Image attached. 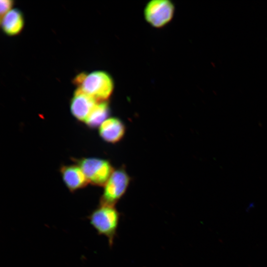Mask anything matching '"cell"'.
Segmentation results:
<instances>
[{
  "label": "cell",
  "mask_w": 267,
  "mask_h": 267,
  "mask_svg": "<svg viewBox=\"0 0 267 267\" xmlns=\"http://www.w3.org/2000/svg\"><path fill=\"white\" fill-rule=\"evenodd\" d=\"M1 18L9 12L13 5V1L10 0H1L0 1Z\"/></svg>",
  "instance_id": "cell-11"
},
{
  "label": "cell",
  "mask_w": 267,
  "mask_h": 267,
  "mask_svg": "<svg viewBox=\"0 0 267 267\" xmlns=\"http://www.w3.org/2000/svg\"><path fill=\"white\" fill-rule=\"evenodd\" d=\"M109 113V107L107 101H98L84 123L90 128H97L108 119Z\"/></svg>",
  "instance_id": "cell-10"
},
{
  "label": "cell",
  "mask_w": 267,
  "mask_h": 267,
  "mask_svg": "<svg viewBox=\"0 0 267 267\" xmlns=\"http://www.w3.org/2000/svg\"><path fill=\"white\" fill-rule=\"evenodd\" d=\"M88 219L97 233L106 237L109 245L112 247L120 220V214L115 206L99 204Z\"/></svg>",
  "instance_id": "cell-2"
},
{
  "label": "cell",
  "mask_w": 267,
  "mask_h": 267,
  "mask_svg": "<svg viewBox=\"0 0 267 267\" xmlns=\"http://www.w3.org/2000/svg\"><path fill=\"white\" fill-rule=\"evenodd\" d=\"M85 175L89 183L93 185L104 186L114 172L107 160L96 158L72 159Z\"/></svg>",
  "instance_id": "cell-3"
},
{
  "label": "cell",
  "mask_w": 267,
  "mask_h": 267,
  "mask_svg": "<svg viewBox=\"0 0 267 267\" xmlns=\"http://www.w3.org/2000/svg\"><path fill=\"white\" fill-rule=\"evenodd\" d=\"M60 173L64 184L71 192L85 187L89 183L83 171L77 164L63 165Z\"/></svg>",
  "instance_id": "cell-7"
},
{
  "label": "cell",
  "mask_w": 267,
  "mask_h": 267,
  "mask_svg": "<svg viewBox=\"0 0 267 267\" xmlns=\"http://www.w3.org/2000/svg\"><path fill=\"white\" fill-rule=\"evenodd\" d=\"M98 101L92 96L78 89L71 101V113L79 121L85 122Z\"/></svg>",
  "instance_id": "cell-6"
},
{
  "label": "cell",
  "mask_w": 267,
  "mask_h": 267,
  "mask_svg": "<svg viewBox=\"0 0 267 267\" xmlns=\"http://www.w3.org/2000/svg\"><path fill=\"white\" fill-rule=\"evenodd\" d=\"M75 83L78 89L97 101H105L112 93L114 83L111 76L104 71L83 73L76 76Z\"/></svg>",
  "instance_id": "cell-1"
},
{
  "label": "cell",
  "mask_w": 267,
  "mask_h": 267,
  "mask_svg": "<svg viewBox=\"0 0 267 267\" xmlns=\"http://www.w3.org/2000/svg\"><path fill=\"white\" fill-rule=\"evenodd\" d=\"M125 127L118 118L111 117L107 119L99 127V134L106 142L115 143L124 136Z\"/></svg>",
  "instance_id": "cell-8"
},
{
  "label": "cell",
  "mask_w": 267,
  "mask_h": 267,
  "mask_svg": "<svg viewBox=\"0 0 267 267\" xmlns=\"http://www.w3.org/2000/svg\"><path fill=\"white\" fill-rule=\"evenodd\" d=\"M130 178L123 168L114 171L104 186L99 204L115 206L125 193Z\"/></svg>",
  "instance_id": "cell-4"
},
{
  "label": "cell",
  "mask_w": 267,
  "mask_h": 267,
  "mask_svg": "<svg viewBox=\"0 0 267 267\" xmlns=\"http://www.w3.org/2000/svg\"><path fill=\"white\" fill-rule=\"evenodd\" d=\"M1 25L8 35L18 34L22 29L24 19L21 12L17 9L10 10L1 18Z\"/></svg>",
  "instance_id": "cell-9"
},
{
  "label": "cell",
  "mask_w": 267,
  "mask_h": 267,
  "mask_svg": "<svg viewBox=\"0 0 267 267\" xmlns=\"http://www.w3.org/2000/svg\"><path fill=\"white\" fill-rule=\"evenodd\" d=\"M175 12L174 4L169 0H152L144 10L146 22L154 28L165 26L172 19Z\"/></svg>",
  "instance_id": "cell-5"
}]
</instances>
